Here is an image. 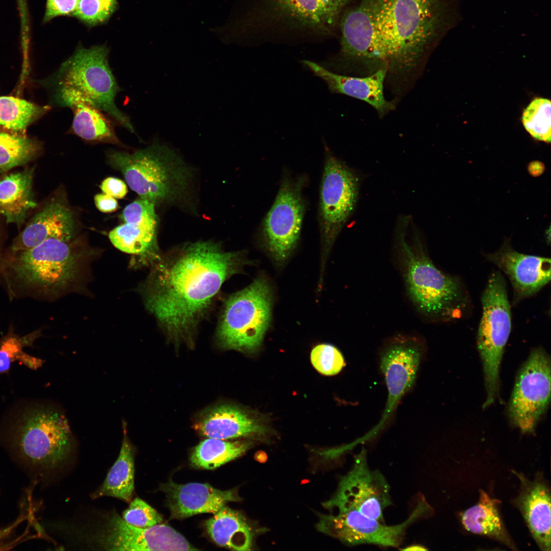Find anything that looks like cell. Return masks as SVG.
I'll return each instance as SVG.
<instances>
[{"instance_id":"cell-1","label":"cell","mask_w":551,"mask_h":551,"mask_svg":"<svg viewBox=\"0 0 551 551\" xmlns=\"http://www.w3.org/2000/svg\"><path fill=\"white\" fill-rule=\"evenodd\" d=\"M461 0H359L343 12L341 45L355 59L409 67L459 23Z\"/></svg>"},{"instance_id":"cell-2","label":"cell","mask_w":551,"mask_h":551,"mask_svg":"<svg viewBox=\"0 0 551 551\" xmlns=\"http://www.w3.org/2000/svg\"><path fill=\"white\" fill-rule=\"evenodd\" d=\"M246 264L216 242L185 245L152 266L141 289L145 306L170 340L191 342L223 284Z\"/></svg>"},{"instance_id":"cell-3","label":"cell","mask_w":551,"mask_h":551,"mask_svg":"<svg viewBox=\"0 0 551 551\" xmlns=\"http://www.w3.org/2000/svg\"><path fill=\"white\" fill-rule=\"evenodd\" d=\"M356 0H236L226 22L211 29L226 44L314 42L336 37Z\"/></svg>"},{"instance_id":"cell-4","label":"cell","mask_w":551,"mask_h":551,"mask_svg":"<svg viewBox=\"0 0 551 551\" xmlns=\"http://www.w3.org/2000/svg\"><path fill=\"white\" fill-rule=\"evenodd\" d=\"M396 241L406 290L416 310L434 322L464 317L471 300L460 279L434 264L416 235L408 240L403 229L398 232Z\"/></svg>"},{"instance_id":"cell-5","label":"cell","mask_w":551,"mask_h":551,"mask_svg":"<svg viewBox=\"0 0 551 551\" xmlns=\"http://www.w3.org/2000/svg\"><path fill=\"white\" fill-rule=\"evenodd\" d=\"M108 53L105 45H80L45 83L56 105L70 108L78 104L91 105L134 133L130 118L115 104L120 88L109 66Z\"/></svg>"},{"instance_id":"cell-6","label":"cell","mask_w":551,"mask_h":551,"mask_svg":"<svg viewBox=\"0 0 551 551\" xmlns=\"http://www.w3.org/2000/svg\"><path fill=\"white\" fill-rule=\"evenodd\" d=\"M108 157L110 165L141 198L156 205L176 204L187 196L191 168L164 144L155 142L131 154L113 151Z\"/></svg>"},{"instance_id":"cell-7","label":"cell","mask_w":551,"mask_h":551,"mask_svg":"<svg viewBox=\"0 0 551 551\" xmlns=\"http://www.w3.org/2000/svg\"><path fill=\"white\" fill-rule=\"evenodd\" d=\"M11 423L10 439L18 455L30 465L54 467L69 455L73 437L61 410L35 405L23 409Z\"/></svg>"},{"instance_id":"cell-8","label":"cell","mask_w":551,"mask_h":551,"mask_svg":"<svg viewBox=\"0 0 551 551\" xmlns=\"http://www.w3.org/2000/svg\"><path fill=\"white\" fill-rule=\"evenodd\" d=\"M272 294L268 282L259 277L225 299L216 330L221 347L249 353L260 346L270 323Z\"/></svg>"},{"instance_id":"cell-9","label":"cell","mask_w":551,"mask_h":551,"mask_svg":"<svg viewBox=\"0 0 551 551\" xmlns=\"http://www.w3.org/2000/svg\"><path fill=\"white\" fill-rule=\"evenodd\" d=\"M482 314L477 334L486 391L483 408L495 400L499 390V368L511 330V305L506 283L499 271L491 273L483 292Z\"/></svg>"},{"instance_id":"cell-10","label":"cell","mask_w":551,"mask_h":551,"mask_svg":"<svg viewBox=\"0 0 551 551\" xmlns=\"http://www.w3.org/2000/svg\"><path fill=\"white\" fill-rule=\"evenodd\" d=\"M303 177L293 178L285 172L274 202L260 228L263 246L278 264H282L296 247L306 210Z\"/></svg>"},{"instance_id":"cell-11","label":"cell","mask_w":551,"mask_h":551,"mask_svg":"<svg viewBox=\"0 0 551 551\" xmlns=\"http://www.w3.org/2000/svg\"><path fill=\"white\" fill-rule=\"evenodd\" d=\"M359 186V179L355 173L325 147L318 210L324 256L329 254L337 236L355 209Z\"/></svg>"},{"instance_id":"cell-12","label":"cell","mask_w":551,"mask_h":551,"mask_svg":"<svg viewBox=\"0 0 551 551\" xmlns=\"http://www.w3.org/2000/svg\"><path fill=\"white\" fill-rule=\"evenodd\" d=\"M14 254L9 261V271L15 282L26 288L46 290L60 287L76 273L77 257L68 241L52 238Z\"/></svg>"},{"instance_id":"cell-13","label":"cell","mask_w":551,"mask_h":551,"mask_svg":"<svg viewBox=\"0 0 551 551\" xmlns=\"http://www.w3.org/2000/svg\"><path fill=\"white\" fill-rule=\"evenodd\" d=\"M431 509L424 500H420L404 521L391 525L357 510L335 511L318 515L316 527L318 531L347 545L373 544L397 547L402 544L409 527L428 514Z\"/></svg>"},{"instance_id":"cell-14","label":"cell","mask_w":551,"mask_h":551,"mask_svg":"<svg viewBox=\"0 0 551 551\" xmlns=\"http://www.w3.org/2000/svg\"><path fill=\"white\" fill-rule=\"evenodd\" d=\"M390 491L384 475L370 468L366 449L362 447L354 456L350 469L340 479L334 495L322 505L330 512L355 510L385 522L384 511L392 504Z\"/></svg>"},{"instance_id":"cell-15","label":"cell","mask_w":551,"mask_h":551,"mask_svg":"<svg viewBox=\"0 0 551 551\" xmlns=\"http://www.w3.org/2000/svg\"><path fill=\"white\" fill-rule=\"evenodd\" d=\"M426 345L420 337L398 335L388 339L379 353V367L388 390V398L379 422L371 430L376 435L388 423L402 398L414 385Z\"/></svg>"},{"instance_id":"cell-16","label":"cell","mask_w":551,"mask_h":551,"mask_svg":"<svg viewBox=\"0 0 551 551\" xmlns=\"http://www.w3.org/2000/svg\"><path fill=\"white\" fill-rule=\"evenodd\" d=\"M550 398V357L542 348L532 350L516 377L508 412L522 433H532Z\"/></svg>"},{"instance_id":"cell-17","label":"cell","mask_w":551,"mask_h":551,"mask_svg":"<svg viewBox=\"0 0 551 551\" xmlns=\"http://www.w3.org/2000/svg\"><path fill=\"white\" fill-rule=\"evenodd\" d=\"M107 522L96 539L100 546L107 550H197L168 525L160 523L146 528H137L128 524L115 513Z\"/></svg>"},{"instance_id":"cell-18","label":"cell","mask_w":551,"mask_h":551,"mask_svg":"<svg viewBox=\"0 0 551 551\" xmlns=\"http://www.w3.org/2000/svg\"><path fill=\"white\" fill-rule=\"evenodd\" d=\"M485 257L508 278L513 290V304L535 294L550 280V258L518 252L509 241Z\"/></svg>"},{"instance_id":"cell-19","label":"cell","mask_w":551,"mask_h":551,"mask_svg":"<svg viewBox=\"0 0 551 551\" xmlns=\"http://www.w3.org/2000/svg\"><path fill=\"white\" fill-rule=\"evenodd\" d=\"M520 488L513 503L520 512L539 548L550 550V492L547 483L540 474L533 480L516 471Z\"/></svg>"},{"instance_id":"cell-20","label":"cell","mask_w":551,"mask_h":551,"mask_svg":"<svg viewBox=\"0 0 551 551\" xmlns=\"http://www.w3.org/2000/svg\"><path fill=\"white\" fill-rule=\"evenodd\" d=\"M172 518L182 519L203 513H215L230 502L241 500L236 490H220L208 484L184 485L169 481L161 486Z\"/></svg>"},{"instance_id":"cell-21","label":"cell","mask_w":551,"mask_h":551,"mask_svg":"<svg viewBox=\"0 0 551 551\" xmlns=\"http://www.w3.org/2000/svg\"><path fill=\"white\" fill-rule=\"evenodd\" d=\"M302 63L316 76L322 79L332 93L345 94L363 101L373 107L380 114L392 110L394 105L386 99L384 82L387 70L381 68L365 77L337 74L322 65L304 60Z\"/></svg>"},{"instance_id":"cell-22","label":"cell","mask_w":551,"mask_h":551,"mask_svg":"<svg viewBox=\"0 0 551 551\" xmlns=\"http://www.w3.org/2000/svg\"><path fill=\"white\" fill-rule=\"evenodd\" d=\"M74 224L73 215L65 202L53 199L15 238L11 250L13 253L26 251L52 238L69 242L73 235Z\"/></svg>"},{"instance_id":"cell-23","label":"cell","mask_w":551,"mask_h":551,"mask_svg":"<svg viewBox=\"0 0 551 551\" xmlns=\"http://www.w3.org/2000/svg\"><path fill=\"white\" fill-rule=\"evenodd\" d=\"M201 435L218 439L260 436L266 427L242 409L233 405L218 406L207 412L195 424Z\"/></svg>"},{"instance_id":"cell-24","label":"cell","mask_w":551,"mask_h":551,"mask_svg":"<svg viewBox=\"0 0 551 551\" xmlns=\"http://www.w3.org/2000/svg\"><path fill=\"white\" fill-rule=\"evenodd\" d=\"M32 181V169L12 173L0 180V214L7 223L20 225L36 206Z\"/></svg>"},{"instance_id":"cell-25","label":"cell","mask_w":551,"mask_h":551,"mask_svg":"<svg viewBox=\"0 0 551 551\" xmlns=\"http://www.w3.org/2000/svg\"><path fill=\"white\" fill-rule=\"evenodd\" d=\"M500 503L480 490L478 503L460 514L462 524L469 532L489 537L517 550L499 513L498 506Z\"/></svg>"},{"instance_id":"cell-26","label":"cell","mask_w":551,"mask_h":551,"mask_svg":"<svg viewBox=\"0 0 551 551\" xmlns=\"http://www.w3.org/2000/svg\"><path fill=\"white\" fill-rule=\"evenodd\" d=\"M205 522L206 530L218 545L235 550H249L254 531L244 516L226 506Z\"/></svg>"},{"instance_id":"cell-27","label":"cell","mask_w":551,"mask_h":551,"mask_svg":"<svg viewBox=\"0 0 551 551\" xmlns=\"http://www.w3.org/2000/svg\"><path fill=\"white\" fill-rule=\"evenodd\" d=\"M122 426L123 437L119 456L102 485L92 494L93 498L107 496L131 502L134 490L135 448L128 438L124 420Z\"/></svg>"},{"instance_id":"cell-28","label":"cell","mask_w":551,"mask_h":551,"mask_svg":"<svg viewBox=\"0 0 551 551\" xmlns=\"http://www.w3.org/2000/svg\"><path fill=\"white\" fill-rule=\"evenodd\" d=\"M157 228L125 223L111 230L109 238L119 250L138 257L143 264L153 266L162 256L157 242Z\"/></svg>"},{"instance_id":"cell-29","label":"cell","mask_w":551,"mask_h":551,"mask_svg":"<svg viewBox=\"0 0 551 551\" xmlns=\"http://www.w3.org/2000/svg\"><path fill=\"white\" fill-rule=\"evenodd\" d=\"M70 108L73 115L69 130L71 133L88 141L120 143L112 122L104 112L85 104Z\"/></svg>"},{"instance_id":"cell-30","label":"cell","mask_w":551,"mask_h":551,"mask_svg":"<svg viewBox=\"0 0 551 551\" xmlns=\"http://www.w3.org/2000/svg\"><path fill=\"white\" fill-rule=\"evenodd\" d=\"M251 445L248 441L229 442L209 438L195 446L190 462L196 467L213 469L241 456Z\"/></svg>"},{"instance_id":"cell-31","label":"cell","mask_w":551,"mask_h":551,"mask_svg":"<svg viewBox=\"0 0 551 551\" xmlns=\"http://www.w3.org/2000/svg\"><path fill=\"white\" fill-rule=\"evenodd\" d=\"M50 109L13 96L0 97V126L14 132L28 126Z\"/></svg>"},{"instance_id":"cell-32","label":"cell","mask_w":551,"mask_h":551,"mask_svg":"<svg viewBox=\"0 0 551 551\" xmlns=\"http://www.w3.org/2000/svg\"><path fill=\"white\" fill-rule=\"evenodd\" d=\"M37 149L36 143L23 135L0 131V172L25 164Z\"/></svg>"},{"instance_id":"cell-33","label":"cell","mask_w":551,"mask_h":551,"mask_svg":"<svg viewBox=\"0 0 551 551\" xmlns=\"http://www.w3.org/2000/svg\"><path fill=\"white\" fill-rule=\"evenodd\" d=\"M40 335L36 331L22 337L14 333L12 330L0 339V373L7 372L11 363L19 360L22 363L33 369L40 367L43 361L31 356L23 352V348L32 346Z\"/></svg>"},{"instance_id":"cell-34","label":"cell","mask_w":551,"mask_h":551,"mask_svg":"<svg viewBox=\"0 0 551 551\" xmlns=\"http://www.w3.org/2000/svg\"><path fill=\"white\" fill-rule=\"evenodd\" d=\"M551 103L549 99L534 98L524 109L522 122L526 131L536 140L550 143Z\"/></svg>"},{"instance_id":"cell-35","label":"cell","mask_w":551,"mask_h":551,"mask_svg":"<svg viewBox=\"0 0 551 551\" xmlns=\"http://www.w3.org/2000/svg\"><path fill=\"white\" fill-rule=\"evenodd\" d=\"M117 6V0H80L74 16L88 26H94L108 20Z\"/></svg>"},{"instance_id":"cell-36","label":"cell","mask_w":551,"mask_h":551,"mask_svg":"<svg viewBox=\"0 0 551 551\" xmlns=\"http://www.w3.org/2000/svg\"><path fill=\"white\" fill-rule=\"evenodd\" d=\"M310 357L314 368L324 375L336 374L345 366L342 354L331 344H320L316 346L312 350Z\"/></svg>"},{"instance_id":"cell-37","label":"cell","mask_w":551,"mask_h":551,"mask_svg":"<svg viewBox=\"0 0 551 551\" xmlns=\"http://www.w3.org/2000/svg\"><path fill=\"white\" fill-rule=\"evenodd\" d=\"M130 502L122 516L128 524L137 528H146L162 522L161 515L143 500L137 497Z\"/></svg>"},{"instance_id":"cell-38","label":"cell","mask_w":551,"mask_h":551,"mask_svg":"<svg viewBox=\"0 0 551 551\" xmlns=\"http://www.w3.org/2000/svg\"><path fill=\"white\" fill-rule=\"evenodd\" d=\"M155 205L140 198L129 204L122 212L125 223L141 226H158Z\"/></svg>"},{"instance_id":"cell-39","label":"cell","mask_w":551,"mask_h":551,"mask_svg":"<svg viewBox=\"0 0 551 551\" xmlns=\"http://www.w3.org/2000/svg\"><path fill=\"white\" fill-rule=\"evenodd\" d=\"M80 0H46L43 21L46 22L60 16L74 15Z\"/></svg>"},{"instance_id":"cell-40","label":"cell","mask_w":551,"mask_h":551,"mask_svg":"<svg viewBox=\"0 0 551 551\" xmlns=\"http://www.w3.org/2000/svg\"><path fill=\"white\" fill-rule=\"evenodd\" d=\"M103 192L115 198H123L128 192L126 183L121 180L108 177L105 179L100 185Z\"/></svg>"},{"instance_id":"cell-41","label":"cell","mask_w":551,"mask_h":551,"mask_svg":"<svg viewBox=\"0 0 551 551\" xmlns=\"http://www.w3.org/2000/svg\"><path fill=\"white\" fill-rule=\"evenodd\" d=\"M94 201L98 210L104 213L115 211L118 207L115 198L104 193L96 194L94 197Z\"/></svg>"},{"instance_id":"cell-42","label":"cell","mask_w":551,"mask_h":551,"mask_svg":"<svg viewBox=\"0 0 551 551\" xmlns=\"http://www.w3.org/2000/svg\"><path fill=\"white\" fill-rule=\"evenodd\" d=\"M545 170L544 164L538 161H534L529 163L528 170L530 174L536 177L543 174Z\"/></svg>"},{"instance_id":"cell-43","label":"cell","mask_w":551,"mask_h":551,"mask_svg":"<svg viewBox=\"0 0 551 551\" xmlns=\"http://www.w3.org/2000/svg\"><path fill=\"white\" fill-rule=\"evenodd\" d=\"M414 548H415V549H414L415 550H427V549L425 548V547H424L423 546H422L421 545H412L411 546H409L407 548L403 549V550H413Z\"/></svg>"}]
</instances>
